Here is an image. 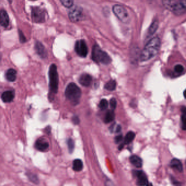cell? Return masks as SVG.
<instances>
[{
    "label": "cell",
    "instance_id": "8",
    "mask_svg": "<svg viewBox=\"0 0 186 186\" xmlns=\"http://www.w3.org/2000/svg\"><path fill=\"white\" fill-rule=\"evenodd\" d=\"M83 11L79 7H74L69 12V18L72 22H78L83 19Z\"/></svg>",
    "mask_w": 186,
    "mask_h": 186
},
{
    "label": "cell",
    "instance_id": "3",
    "mask_svg": "<svg viewBox=\"0 0 186 186\" xmlns=\"http://www.w3.org/2000/svg\"><path fill=\"white\" fill-rule=\"evenodd\" d=\"M65 95L72 103L76 105L79 102L81 96V91L75 83L71 82L68 85L65 90Z\"/></svg>",
    "mask_w": 186,
    "mask_h": 186
},
{
    "label": "cell",
    "instance_id": "26",
    "mask_svg": "<svg viewBox=\"0 0 186 186\" xmlns=\"http://www.w3.org/2000/svg\"><path fill=\"white\" fill-rule=\"evenodd\" d=\"M109 103L107 100L105 99H102L100 102L99 104V108L102 110H104L107 109L108 107Z\"/></svg>",
    "mask_w": 186,
    "mask_h": 186
},
{
    "label": "cell",
    "instance_id": "38",
    "mask_svg": "<svg viewBox=\"0 0 186 186\" xmlns=\"http://www.w3.org/2000/svg\"><path fill=\"white\" fill-rule=\"evenodd\" d=\"M124 145V143H123V144H120V146H119V150H121L122 148H123Z\"/></svg>",
    "mask_w": 186,
    "mask_h": 186
},
{
    "label": "cell",
    "instance_id": "27",
    "mask_svg": "<svg viewBox=\"0 0 186 186\" xmlns=\"http://www.w3.org/2000/svg\"><path fill=\"white\" fill-rule=\"evenodd\" d=\"M27 176L29 178V179L32 182L35 184L39 183V179H38V177L35 174H33L32 173H29V174H27Z\"/></svg>",
    "mask_w": 186,
    "mask_h": 186
},
{
    "label": "cell",
    "instance_id": "5",
    "mask_svg": "<svg viewBox=\"0 0 186 186\" xmlns=\"http://www.w3.org/2000/svg\"><path fill=\"white\" fill-rule=\"evenodd\" d=\"M47 14L44 9L40 7H32L31 9V18L35 23L44 22L47 19Z\"/></svg>",
    "mask_w": 186,
    "mask_h": 186
},
{
    "label": "cell",
    "instance_id": "29",
    "mask_svg": "<svg viewBox=\"0 0 186 186\" xmlns=\"http://www.w3.org/2000/svg\"><path fill=\"white\" fill-rule=\"evenodd\" d=\"M62 5L66 8H71L72 7L74 4L73 0H60Z\"/></svg>",
    "mask_w": 186,
    "mask_h": 186
},
{
    "label": "cell",
    "instance_id": "2",
    "mask_svg": "<svg viewBox=\"0 0 186 186\" xmlns=\"http://www.w3.org/2000/svg\"><path fill=\"white\" fill-rule=\"evenodd\" d=\"M49 98L53 100V95L58 93V74L57 67L55 64H51L49 71Z\"/></svg>",
    "mask_w": 186,
    "mask_h": 186
},
{
    "label": "cell",
    "instance_id": "18",
    "mask_svg": "<svg viewBox=\"0 0 186 186\" xmlns=\"http://www.w3.org/2000/svg\"><path fill=\"white\" fill-rule=\"evenodd\" d=\"M162 3L164 7L170 11L173 12L177 3L176 0H162Z\"/></svg>",
    "mask_w": 186,
    "mask_h": 186
},
{
    "label": "cell",
    "instance_id": "39",
    "mask_svg": "<svg viewBox=\"0 0 186 186\" xmlns=\"http://www.w3.org/2000/svg\"><path fill=\"white\" fill-rule=\"evenodd\" d=\"M184 97L186 99V89L185 90H184Z\"/></svg>",
    "mask_w": 186,
    "mask_h": 186
},
{
    "label": "cell",
    "instance_id": "12",
    "mask_svg": "<svg viewBox=\"0 0 186 186\" xmlns=\"http://www.w3.org/2000/svg\"><path fill=\"white\" fill-rule=\"evenodd\" d=\"M49 147V143L44 139H39L35 142V147L38 151L42 152L47 151Z\"/></svg>",
    "mask_w": 186,
    "mask_h": 186
},
{
    "label": "cell",
    "instance_id": "37",
    "mask_svg": "<svg viewBox=\"0 0 186 186\" xmlns=\"http://www.w3.org/2000/svg\"><path fill=\"white\" fill-rule=\"evenodd\" d=\"M45 131L46 132V133H47L48 134L50 133V132H51V128H50V127H47V128L45 129Z\"/></svg>",
    "mask_w": 186,
    "mask_h": 186
},
{
    "label": "cell",
    "instance_id": "28",
    "mask_svg": "<svg viewBox=\"0 0 186 186\" xmlns=\"http://www.w3.org/2000/svg\"><path fill=\"white\" fill-rule=\"evenodd\" d=\"M67 145H68V148L69 152V153H72L74 151V142L73 141V140L71 138H69L68 140H67Z\"/></svg>",
    "mask_w": 186,
    "mask_h": 186
},
{
    "label": "cell",
    "instance_id": "34",
    "mask_svg": "<svg viewBox=\"0 0 186 186\" xmlns=\"http://www.w3.org/2000/svg\"><path fill=\"white\" fill-rule=\"evenodd\" d=\"M72 122H73V123L74 124H79L80 123V120H79V118L78 117V116H74L73 118H72Z\"/></svg>",
    "mask_w": 186,
    "mask_h": 186
},
{
    "label": "cell",
    "instance_id": "1",
    "mask_svg": "<svg viewBox=\"0 0 186 186\" xmlns=\"http://www.w3.org/2000/svg\"><path fill=\"white\" fill-rule=\"evenodd\" d=\"M160 47V40L158 37H154L149 40L140 56L141 61L144 62L150 60L155 56L159 51Z\"/></svg>",
    "mask_w": 186,
    "mask_h": 186
},
{
    "label": "cell",
    "instance_id": "32",
    "mask_svg": "<svg viewBox=\"0 0 186 186\" xmlns=\"http://www.w3.org/2000/svg\"><path fill=\"white\" fill-rule=\"evenodd\" d=\"M182 128L183 130L186 131V115H182L181 116Z\"/></svg>",
    "mask_w": 186,
    "mask_h": 186
},
{
    "label": "cell",
    "instance_id": "22",
    "mask_svg": "<svg viewBox=\"0 0 186 186\" xmlns=\"http://www.w3.org/2000/svg\"><path fill=\"white\" fill-rule=\"evenodd\" d=\"M83 168V163L81 160L76 159L73 162V169L76 171H80Z\"/></svg>",
    "mask_w": 186,
    "mask_h": 186
},
{
    "label": "cell",
    "instance_id": "25",
    "mask_svg": "<svg viewBox=\"0 0 186 186\" xmlns=\"http://www.w3.org/2000/svg\"><path fill=\"white\" fill-rule=\"evenodd\" d=\"M109 131H110L111 133H119L121 131V126L120 124H118L116 126L115 124H112L109 128Z\"/></svg>",
    "mask_w": 186,
    "mask_h": 186
},
{
    "label": "cell",
    "instance_id": "36",
    "mask_svg": "<svg viewBox=\"0 0 186 186\" xmlns=\"http://www.w3.org/2000/svg\"><path fill=\"white\" fill-rule=\"evenodd\" d=\"M182 114L184 115H186V106H182L181 109Z\"/></svg>",
    "mask_w": 186,
    "mask_h": 186
},
{
    "label": "cell",
    "instance_id": "10",
    "mask_svg": "<svg viewBox=\"0 0 186 186\" xmlns=\"http://www.w3.org/2000/svg\"><path fill=\"white\" fill-rule=\"evenodd\" d=\"M134 174L137 177V184L139 186H147L148 184V180L145 173L140 170L134 171Z\"/></svg>",
    "mask_w": 186,
    "mask_h": 186
},
{
    "label": "cell",
    "instance_id": "17",
    "mask_svg": "<svg viewBox=\"0 0 186 186\" xmlns=\"http://www.w3.org/2000/svg\"><path fill=\"white\" fill-rule=\"evenodd\" d=\"M129 160L131 163L136 168H142V160L141 158L139 157V156L136 155L132 156L131 157L129 158Z\"/></svg>",
    "mask_w": 186,
    "mask_h": 186
},
{
    "label": "cell",
    "instance_id": "6",
    "mask_svg": "<svg viewBox=\"0 0 186 186\" xmlns=\"http://www.w3.org/2000/svg\"><path fill=\"white\" fill-rule=\"evenodd\" d=\"M113 11L116 16L123 23H127L130 20L128 12L127 9L121 5H116L113 7Z\"/></svg>",
    "mask_w": 186,
    "mask_h": 186
},
{
    "label": "cell",
    "instance_id": "31",
    "mask_svg": "<svg viewBox=\"0 0 186 186\" xmlns=\"http://www.w3.org/2000/svg\"><path fill=\"white\" fill-rule=\"evenodd\" d=\"M109 103H110V106L111 109H113V110L115 109L116 106H117V100L115 98H111L110 100Z\"/></svg>",
    "mask_w": 186,
    "mask_h": 186
},
{
    "label": "cell",
    "instance_id": "4",
    "mask_svg": "<svg viewBox=\"0 0 186 186\" xmlns=\"http://www.w3.org/2000/svg\"><path fill=\"white\" fill-rule=\"evenodd\" d=\"M92 59L97 63L109 64L111 62V58L106 52L103 51L99 45L95 44L93 46L92 52Z\"/></svg>",
    "mask_w": 186,
    "mask_h": 186
},
{
    "label": "cell",
    "instance_id": "30",
    "mask_svg": "<svg viewBox=\"0 0 186 186\" xmlns=\"http://www.w3.org/2000/svg\"><path fill=\"white\" fill-rule=\"evenodd\" d=\"M174 71L176 73H181L184 71V67L181 64H177L174 67Z\"/></svg>",
    "mask_w": 186,
    "mask_h": 186
},
{
    "label": "cell",
    "instance_id": "15",
    "mask_svg": "<svg viewBox=\"0 0 186 186\" xmlns=\"http://www.w3.org/2000/svg\"><path fill=\"white\" fill-rule=\"evenodd\" d=\"M1 18V25L4 27H7L9 24V19L7 12L4 9H2L1 11L0 14Z\"/></svg>",
    "mask_w": 186,
    "mask_h": 186
},
{
    "label": "cell",
    "instance_id": "11",
    "mask_svg": "<svg viewBox=\"0 0 186 186\" xmlns=\"http://www.w3.org/2000/svg\"><path fill=\"white\" fill-rule=\"evenodd\" d=\"M35 48L36 53H37L38 55L40 56V58H47V55H48L47 50L45 49V48L43 45L42 43L37 41L35 42Z\"/></svg>",
    "mask_w": 186,
    "mask_h": 186
},
{
    "label": "cell",
    "instance_id": "21",
    "mask_svg": "<svg viewBox=\"0 0 186 186\" xmlns=\"http://www.w3.org/2000/svg\"><path fill=\"white\" fill-rule=\"evenodd\" d=\"M115 114L114 111V110L111 109V110H108L106 112V114L105 115L104 122L106 123H108L112 122L115 119Z\"/></svg>",
    "mask_w": 186,
    "mask_h": 186
},
{
    "label": "cell",
    "instance_id": "23",
    "mask_svg": "<svg viewBox=\"0 0 186 186\" xmlns=\"http://www.w3.org/2000/svg\"><path fill=\"white\" fill-rule=\"evenodd\" d=\"M135 137V134L134 132L132 131H130L127 133L126 135L125 136L124 138V144H129L131 143V142L134 139Z\"/></svg>",
    "mask_w": 186,
    "mask_h": 186
},
{
    "label": "cell",
    "instance_id": "35",
    "mask_svg": "<svg viewBox=\"0 0 186 186\" xmlns=\"http://www.w3.org/2000/svg\"><path fill=\"white\" fill-rule=\"evenodd\" d=\"M19 38H20V40L21 43L25 42H26V38H25V37L23 35V33H22L21 31H19Z\"/></svg>",
    "mask_w": 186,
    "mask_h": 186
},
{
    "label": "cell",
    "instance_id": "7",
    "mask_svg": "<svg viewBox=\"0 0 186 186\" xmlns=\"http://www.w3.org/2000/svg\"><path fill=\"white\" fill-rule=\"evenodd\" d=\"M75 51L81 58H86L88 53V47L85 41L83 40H78L75 44Z\"/></svg>",
    "mask_w": 186,
    "mask_h": 186
},
{
    "label": "cell",
    "instance_id": "20",
    "mask_svg": "<svg viewBox=\"0 0 186 186\" xmlns=\"http://www.w3.org/2000/svg\"><path fill=\"white\" fill-rule=\"evenodd\" d=\"M158 25H159V23H158V20H155L152 22L148 30V32H147V37H148L155 34L158 29Z\"/></svg>",
    "mask_w": 186,
    "mask_h": 186
},
{
    "label": "cell",
    "instance_id": "14",
    "mask_svg": "<svg viewBox=\"0 0 186 186\" xmlns=\"http://www.w3.org/2000/svg\"><path fill=\"white\" fill-rule=\"evenodd\" d=\"M15 97L14 91H6L3 92L1 95V100L4 103H10L13 100Z\"/></svg>",
    "mask_w": 186,
    "mask_h": 186
},
{
    "label": "cell",
    "instance_id": "9",
    "mask_svg": "<svg viewBox=\"0 0 186 186\" xmlns=\"http://www.w3.org/2000/svg\"><path fill=\"white\" fill-rule=\"evenodd\" d=\"M173 12L177 16L181 15L186 12V0H179L177 1Z\"/></svg>",
    "mask_w": 186,
    "mask_h": 186
},
{
    "label": "cell",
    "instance_id": "24",
    "mask_svg": "<svg viewBox=\"0 0 186 186\" xmlns=\"http://www.w3.org/2000/svg\"><path fill=\"white\" fill-rule=\"evenodd\" d=\"M116 87V82L115 80H111L109 81L104 86V88L108 91H113Z\"/></svg>",
    "mask_w": 186,
    "mask_h": 186
},
{
    "label": "cell",
    "instance_id": "41",
    "mask_svg": "<svg viewBox=\"0 0 186 186\" xmlns=\"http://www.w3.org/2000/svg\"><path fill=\"white\" fill-rule=\"evenodd\" d=\"M31 1H35V0H31Z\"/></svg>",
    "mask_w": 186,
    "mask_h": 186
},
{
    "label": "cell",
    "instance_id": "19",
    "mask_svg": "<svg viewBox=\"0 0 186 186\" xmlns=\"http://www.w3.org/2000/svg\"><path fill=\"white\" fill-rule=\"evenodd\" d=\"M170 166L173 168H175L179 172H182L183 171V165L182 163L179 160L176 158H174L171 160L170 162Z\"/></svg>",
    "mask_w": 186,
    "mask_h": 186
},
{
    "label": "cell",
    "instance_id": "33",
    "mask_svg": "<svg viewBox=\"0 0 186 186\" xmlns=\"http://www.w3.org/2000/svg\"><path fill=\"white\" fill-rule=\"evenodd\" d=\"M123 140V136L122 135H118L115 137V142L116 144H119Z\"/></svg>",
    "mask_w": 186,
    "mask_h": 186
},
{
    "label": "cell",
    "instance_id": "13",
    "mask_svg": "<svg viewBox=\"0 0 186 186\" xmlns=\"http://www.w3.org/2000/svg\"><path fill=\"white\" fill-rule=\"evenodd\" d=\"M92 78L90 74L84 73L81 75L79 79V82L84 86L88 87L91 85Z\"/></svg>",
    "mask_w": 186,
    "mask_h": 186
},
{
    "label": "cell",
    "instance_id": "16",
    "mask_svg": "<svg viewBox=\"0 0 186 186\" xmlns=\"http://www.w3.org/2000/svg\"><path fill=\"white\" fill-rule=\"evenodd\" d=\"M17 72L14 69L10 68L7 70L5 77L8 81L14 82L16 79Z\"/></svg>",
    "mask_w": 186,
    "mask_h": 186
},
{
    "label": "cell",
    "instance_id": "40",
    "mask_svg": "<svg viewBox=\"0 0 186 186\" xmlns=\"http://www.w3.org/2000/svg\"><path fill=\"white\" fill-rule=\"evenodd\" d=\"M185 164H186V162H185Z\"/></svg>",
    "mask_w": 186,
    "mask_h": 186
}]
</instances>
